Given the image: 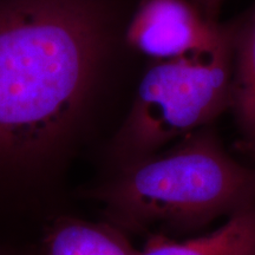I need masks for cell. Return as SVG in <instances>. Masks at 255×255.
Wrapping results in <instances>:
<instances>
[{
	"mask_svg": "<svg viewBox=\"0 0 255 255\" xmlns=\"http://www.w3.org/2000/svg\"><path fill=\"white\" fill-rule=\"evenodd\" d=\"M108 45L89 0H13L0 7V157L36 156L65 133Z\"/></svg>",
	"mask_w": 255,
	"mask_h": 255,
	"instance_id": "cell-1",
	"label": "cell"
},
{
	"mask_svg": "<svg viewBox=\"0 0 255 255\" xmlns=\"http://www.w3.org/2000/svg\"><path fill=\"white\" fill-rule=\"evenodd\" d=\"M119 167L94 196L121 231H195L255 203V169L229 155L208 127Z\"/></svg>",
	"mask_w": 255,
	"mask_h": 255,
	"instance_id": "cell-2",
	"label": "cell"
},
{
	"mask_svg": "<svg viewBox=\"0 0 255 255\" xmlns=\"http://www.w3.org/2000/svg\"><path fill=\"white\" fill-rule=\"evenodd\" d=\"M232 78L233 41L215 52L152 65L114 138L116 163L144 158L208 127L231 108Z\"/></svg>",
	"mask_w": 255,
	"mask_h": 255,
	"instance_id": "cell-3",
	"label": "cell"
},
{
	"mask_svg": "<svg viewBox=\"0 0 255 255\" xmlns=\"http://www.w3.org/2000/svg\"><path fill=\"white\" fill-rule=\"evenodd\" d=\"M234 26H222L191 0H142L127 28L130 46L152 59L191 58L233 41Z\"/></svg>",
	"mask_w": 255,
	"mask_h": 255,
	"instance_id": "cell-4",
	"label": "cell"
},
{
	"mask_svg": "<svg viewBox=\"0 0 255 255\" xmlns=\"http://www.w3.org/2000/svg\"><path fill=\"white\" fill-rule=\"evenodd\" d=\"M151 237L137 255H255V203L202 237L178 242L161 234Z\"/></svg>",
	"mask_w": 255,
	"mask_h": 255,
	"instance_id": "cell-5",
	"label": "cell"
},
{
	"mask_svg": "<svg viewBox=\"0 0 255 255\" xmlns=\"http://www.w3.org/2000/svg\"><path fill=\"white\" fill-rule=\"evenodd\" d=\"M247 152L255 159V5L234 26L231 108Z\"/></svg>",
	"mask_w": 255,
	"mask_h": 255,
	"instance_id": "cell-6",
	"label": "cell"
},
{
	"mask_svg": "<svg viewBox=\"0 0 255 255\" xmlns=\"http://www.w3.org/2000/svg\"><path fill=\"white\" fill-rule=\"evenodd\" d=\"M121 231L110 223L60 220L46 239L45 255H137Z\"/></svg>",
	"mask_w": 255,
	"mask_h": 255,
	"instance_id": "cell-7",
	"label": "cell"
},
{
	"mask_svg": "<svg viewBox=\"0 0 255 255\" xmlns=\"http://www.w3.org/2000/svg\"><path fill=\"white\" fill-rule=\"evenodd\" d=\"M207 17L214 19L223 0H191Z\"/></svg>",
	"mask_w": 255,
	"mask_h": 255,
	"instance_id": "cell-8",
	"label": "cell"
}]
</instances>
